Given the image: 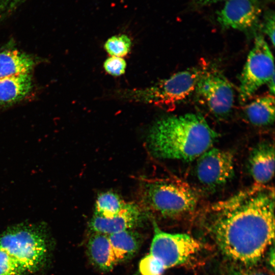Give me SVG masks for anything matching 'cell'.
<instances>
[{
    "mask_svg": "<svg viewBox=\"0 0 275 275\" xmlns=\"http://www.w3.org/2000/svg\"><path fill=\"white\" fill-rule=\"evenodd\" d=\"M87 252L92 265L100 271L108 272L117 265L108 235L92 232L88 241Z\"/></svg>",
    "mask_w": 275,
    "mask_h": 275,
    "instance_id": "13",
    "label": "cell"
},
{
    "mask_svg": "<svg viewBox=\"0 0 275 275\" xmlns=\"http://www.w3.org/2000/svg\"><path fill=\"white\" fill-rule=\"evenodd\" d=\"M103 67L108 74L113 76H120L124 73L126 63L121 57L111 56L104 61Z\"/></svg>",
    "mask_w": 275,
    "mask_h": 275,
    "instance_id": "22",
    "label": "cell"
},
{
    "mask_svg": "<svg viewBox=\"0 0 275 275\" xmlns=\"http://www.w3.org/2000/svg\"><path fill=\"white\" fill-rule=\"evenodd\" d=\"M108 238L117 264L132 259L142 243L141 235L132 230L111 234Z\"/></svg>",
    "mask_w": 275,
    "mask_h": 275,
    "instance_id": "15",
    "label": "cell"
},
{
    "mask_svg": "<svg viewBox=\"0 0 275 275\" xmlns=\"http://www.w3.org/2000/svg\"><path fill=\"white\" fill-rule=\"evenodd\" d=\"M225 275H269L268 273L250 267H233L225 273Z\"/></svg>",
    "mask_w": 275,
    "mask_h": 275,
    "instance_id": "24",
    "label": "cell"
},
{
    "mask_svg": "<svg viewBox=\"0 0 275 275\" xmlns=\"http://www.w3.org/2000/svg\"><path fill=\"white\" fill-rule=\"evenodd\" d=\"M138 205L145 212L174 217L193 211L198 203L195 191L186 185L174 181L144 179L139 193Z\"/></svg>",
    "mask_w": 275,
    "mask_h": 275,
    "instance_id": "4",
    "label": "cell"
},
{
    "mask_svg": "<svg viewBox=\"0 0 275 275\" xmlns=\"http://www.w3.org/2000/svg\"><path fill=\"white\" fill-rule=\"evenodd\" d=\"M274 78L273 57L262 36L256 37L239 77V97L246 102L257 90Z\"/></svg>",
    "mask_w": 275,
    "mask_h": 275,
    "instance_id": "6",
    "label": "cell"
},
{
    "mask_svg": "<svg viewBox=\"0 0 275 275\" xmlns=\"http://www.w3.org/2000/svg\"><path fill=\"white\" fill-rule=\"evenodd\" d=\"M35 64L34 59L25 52L15 49L0 50V79L30 74Z\"/></svg>",
    "mask_w": 275,
    "mask_h": 275,
    "instance_id": "16",
    "label": "cell"
},
{
    "mask_svg": "<svg viewBox=\"0 0 275 275\" xmlns=\"http://www.w3.org/2000/svg\"><path fill=\"white\" fill-rule=\"evenodd\" d=\"M26 0H0V17L8 14Z\"/></svg>",
    "mask_w": 275,
    "mask_h": 275,
    "instance_id": "25",
    "label": "cell"
},
{
    "mask_svg": "<svg viewBox=\"0 0 275 275\" xmlns=\"http://www.w3.org/2000/svg\"><path fill=\"white\" fill-rule=\"evenodd\" d=\"M211 230L218 247L241 266L257 264L274 238V197L259 189L221 207Z\"/></svg>",
    "mask_w": 275,
    "mask_h": 275,
    "instance_id": "1",
    "label": "cell"
},
{
    "mask_svg": "<svg viewBox=\"0 0 275 275\" xmlns=\"http://www.w3.org/2000/svg\"><path fill=\"white\" fill-rule=\"evenodd\" d=\"M196 159V176L204 186L217 187L234 176V155L230 151L210 148Z\"/></svg>",
    "mask_w": 275,
    "mask_h": 275,
    "instance_id": "9",
    "label": "cell"
},
{
    "mask_svg": "<svg viewBox=\"0 0 275 275\" xmlns=\"http://www.w3.org/2000/svg\"><path fill=\"white\" fill-rule=\"evenodd\" d=\"M248 169L254 181L259 185L269 182L274 170L273 144L264 142L257 145L251 151L248 159Z\"/></svg>",
    "mask_w": 275,
    "mask_h": 275,
    "instance_id": "12",
    "label": "cell"
},
{
    "mask_svg": "<svg viewBox=\"0 0 275 275\" xmlns=\"http://www.w3.org/2000/svg\"><path fill=\"white\" fill-rule=\"evenodd\" d=\"M203 68L193 67L177 72L149 87L122 92L121 96L132 101L173 110L195 91Z\"/></svg>",
    "mask_w": 275,
    "mask_h": 275,
    "instance_id": "5",
    "label": "cell"
},
{
    "mask_svg": "<svg viewBox=\"0 0 275 275\" xmlns=\"http://www.w3.org/2000/svg\"><path fill=\"white\" fill-rule=\"evenodd\" d=\"M126 203L113 193H102L96 201L94 214L106 217L113 216L120 212Z\"/></svg>",
    "mask_w": 275,
    "mask_h": 275,
    "instance_id": "18",
    "label": "cell"
},
{
    "mask_svg": "<svg viewBox=\"0 0 275 275\" xmlns=\"http://www.w3.org/2000/svg\"><path fill=\"white\" fill-rule=\"evenodd\" d=\"M139 269L141 275H162L166 268L160 260L149 254L141 260Z\"/></svg>",
    "mask_w": 275,
    "mask_h": 275,
    "instance_id": "21",
    "label": "cell"
},
{
    "mask_svg": "<svg viewBox=\"0 0 275 275\" xmlns=\"http://www.w3.org/2000/svg\"><path fill=\"white\" fill-rule=\"evenodd\" d=\"M244 112L246 119L255 126L272 124L274 120V95L270 94L256 98L245 106Z\"/></svg>",
    "mask_w": 275,
    "mask_h": 275,
    "instance_id": "17",
    "label": "cell"
},
{
    "mask_svg": "<svg viewBox=\"0 0 275 275\" xmlns=\"http://www.w3.org/2000/svg\"><path fill=\"white\" fill-rule=\"evenodd\" d=\"M153 226L149 254L160 260L166 269L185 263L201 249V243L189 235L163 232L155 223Z\"/></svg>",
    "mask_w": 275,
    "mask_h": 275,
    "instance_id": "8",
    "label": "cell"
},
{
    "mask_svg": "<svg viewBox=\"0 0 275 275\" xmlns=\"http://www.w3.org/2000/svg\"><path fill=\"white\" fill-rule=\"evenodd\" d=\"M0 249L31 274L42 271L50 263L52 238L46 223L22 222L0 233Z\"/></svg>",
    "mask_w": 275,
    "mask_h": 275,
    "instance_id": "3",
    "label": "cell"
},
{
    "mask_svg": "<svg viewBox=\"0 0 275 275\" xmlns=\"http://www.w3.org/2000/svg\"><path fill=\"white\" fill-rule=\"evenodd\" d=\"M227 0H193L194 4L198 6H206L216 3Z\"/></svg>",
    "mask_w": 275,
    "mask_h": 275,
    "instance_id": "26",
    "label": "cell"
},
{
    "mask_svg": "<svg viewBox=\"0 0 275 275\" xmlns=\"http://www.w3.org/2000/svg\"><path fill=\"white\" fill-rule=\"evenodd\" d=\"M146 213L138 204L126 203L122 210L113 216L106 217L94 214L89 226L92 232L109 235L140 226Z\"/></svg>",
    "mask_w": 275,
    "mask_h": 275,
    "instance_id": "11",
    "label": "cell"
},
{
    "mask_svg": "<svg viewBox=\"0 0 275 275\" xmlns=\"http://www.w3.org/2000/svg\"><path fill=\"white\" fill-rule=\"evenodd\" d=\"M261 11L259 0H227L216 18L224 29L246 31L257 24Z\"/></svg>",
    "mask_w": 275,
    "mask_h": 275,
    "instance_id": "10",
    "label": "cell"
},
{
    "mask_svg": "<svg viewBox=\"0 0 275 275\" xmlns=\"http://www.w3.org/2000/svg\"><path fill=\"white\" fill-rule=\"evenodd\" d=\"M33 87L30 74L0 79V106L10 105L22 100L30 94Z\"/></svg>",
    "mask_w": 275,
    "mask_h": 275,
    "instance_id": "14",
    "label": "cell"
},
{
    "mask_svg": "<svg viewBox=\"0 0 275 275\" xmlns=\"http://www.w3.org/2000/svg\"><path fill=\"white\" fill-rule=\"evenodd\" d=\"M262 30L270 39L274 46V13L269 11L265 14L262 24Z\"/></svg>",
    "mask_w": 275,
    "mask_h": 275,
    "instance_id": "23",
    "label": "cell"
},
{
    "mask_svg": "<svg viewBox=\"0 0 275 275\" xmlns=\"http://www.w3.org/2000/svg\"><path fill=\"white\" fill-rule=\"evenodd\" d=\"M0 275H29L27 270L0 249Z\"/></svg>",
    "mask_w": 275,
    "mask_h": 275,
    "instance_id": "20",
    "label": "cell"
},
{
    "mask_svg": "<svg viewBox=\"0 0 275 275\" xmlns=\"http://www.w3.org/2000/svg\"><path fill=\"white\" fill-rule=\"evenodd\" d=\"M218 134L200 115L187 113L157 121L148 136L154 155L190 161L211 148Z\"/></svg>",
    "mask_w": 275,
    "mask_h": 275,
    "instance_id": "2",
    "label": "cell"
},
{
    "mask_svg": "<svg viewBox=\"0 0 275 275\" xmlns=\"http://www.w3.org/2000/svg\"><path fill=\"white\" fill-rule=\"evenodd\" d=\"M132 42L130 38L124 34L112 36L105 42L104 47L112 56L122 57L130 51Z\"/></svg>",
    "mask_w": 275,
    "mask_h": 275,
    "instance_id": "19",
    "label": "cell"
},
{
    "mask_svg": "<svg viewBox=\"0 0 275 275\" xmlns=\"http://www.w3.org/2000/svg\"><path fill=\"white\" fill-rule=\"evenodd\" d=\"M195 92L209 112L219 119L230 114L234 101V90L230 82L218 69L203 67Z\"/></svg>",
    "mask_w": 275,
    "mask_h": 275,
    "instance_id": "7",
    "label": "cell"
}]
</instances>
